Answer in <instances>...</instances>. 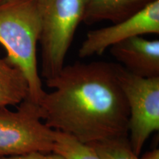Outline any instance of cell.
<instances>
[{
	"label": "cell",
	"instance_id": "cell-1",
	"mask_svg": "<svg viewBox=\"0 0 159 159\" xmlns=\"http://www.w3.org/2000/svg\"><path fill=\"white\" fill-rule=\"evenodd\" d=\"M53 89L39 103L43 121L85 144L128 137L129 108L119 84L116 64L99 62L64 66L46 80Z\"/></svg>",
	"mask_w": 159,
	"mask_h": 159
},
{
	"label": "cell",
	"instance_id": "cell-2",
	"mask_svg": "<svg viewBox=\"0 0 159 159\" xmlns=\"http://www.w3.org/2000/svg\"><path fill=\"white\" fill-rule=\"evenodd\" d=\"M41 25L37 0L0 4V43L9 62L22 72L29 87L28 98L39 104L45 94L39 75L36 47Z\"/></svg>",
	"mask_w": 159,
	"mask_h": 159
},
{
	"label": "cell",
	"instance_id": "cell-3",
	"mask_svg": "<svg viewBox=\"0 0 159 159\" xmlns=\"http://www.w3.org/2000/svg\"><path fill=\"white\" fill-rule=\"evenodd\" d=\"M41 17V75L57 76L77 27L83 22L89 0H37Z\"/></svg>",
	"mask_w": 159,
	"mask_h": 159
},
{
	"label": "cell",
	"instance_id": "cell-4",
	"mask_svg": "<svg viewBox=\"0 0 159 159\" xmlns=\"http://www.w3.org/2000/svg\"><path fill=\"white\" fill-rule=\"evenodd\" d=\"M54 133L43 121L39 105L28 97L16 111L0 107V157L52 152Z\"/></svg>",
	"mask_w": 159,
	"mask_h": 159
},
{
	"label": "cell",
	"instance_id": "cell-5",
	"mask_svg": "<svg viewBox=\"0 0 159 159\" xmlns=\"http://www.w3.org/2000/svg\"><path fill=\"white\" fill-rule=\"evenodd\" d=\"M116 74L129 108V140L139 156L150 135L159 130V77L137 76L120 64Z\"/></svg>",
	"mask_w": 159,
	"mask_h": 159
},
{
	"label": "cell",
	"instance_id": "cell-6",
	"mask_svg": "<svg viewBox=\"0 0 159 159\" xmlns=\"http://www.w3.org/2000/svg\"><path fill=\"white\" fill-rule=\"evenodd\" d=\"M150 33L159 34V0L122 21L89 31L78 55L80 57L101 55L107 49L125 40Z\"/></svg>",
	"mask_w": 159,
	"mask_h": 159
},
{
	"label": "cell",
	"instance_id": "cell-7",
	"mask_svg": "<svg viewBox=\"0 0 159 159\" xmlns=\"http://www.w3.org/2000/svg\"><path fill=\"white\" fill-rule=\"evenodd\" d=\"M111 55L137 76L159 77V41L135 36L110 47Z\"/></svg>",
	"mask_w": 159,
	"mask_h": 159
},
{
	"label": "cell",
	"instance_id": "cell-8",
	"mask_svg": "<svg viewBox=\"0 0 159 159\" xmlns=\"http://www.w3.org/2000/svg\"><path fill=\"white\" fill-rule=\"evenodd\" d=\"M154 1L156 0H89L83 22L89 25L102 21L118 23Z\"/></svg>",
	"mask_w": 159,
	"mask_h": 159
},
{
	"label": "cell",
	"instance_id": "cell-9",
	"mask_svg": "<svg viewBox=\"0 0 159 159\" xmlns=\"http://www.w3.org/2000/svg\"><path fill=\"white\" fill-rule=\"evenodd\" d=\"M28 95V84L22 72L0 55V107L18 105Z\"/></svg>",
	"mask_w": 159,
	"mask_h": 159
},
{
	"label": "cell",
	"instance_id": "cell-10",
	"mask_svg": "<svg viewBox=\"0 0 159 159\" xmlns=\"http://www.w3.org/2000/svg\"><path fill=\"white\" fill-rule=\"evenodd\" d=\"M52 152L64 159H102L94 149L70 135L55 130Z\"/></svg>",
	"mask_w": 159,
	"mask_h": 159
},
{
	"label": "cell",
	"instance_id": "cell-11",
	"mask_svg": "<svg viewBox=\"0 0 159 159\" xmlns=\"http://www.w3.org/2000/svg\"><path fill=\"white\" fill-rule=\"evenodd\" d=\"M88 144L102 159H140L133 150L128 137L105 139Z\"/></svg>",
	"mask_w": 159,
	"mask_h": 159
},
{
	"label": "cell",
	"instance_id": "cell-12",
	"mask_svg": "<svg viewBox=\"0 0 159 159\" xmlns=\"http://www.w3.org/2000/svg\"><path fill=\"white\" fill-rule=\"evenodd\" d=\"M0 159H64L62 156L54 152H31L17 156L0 157Z\"/></svg>",
	"mask_w": 159,
	"mask_h": 159
},
{
	"label": "cell",
	"instance_id": "cell-13",
	"mask_svg": "<svg viewBox=\"0 0 159 159\" xmlns=\"http://www.w3.org/2000/svg\"><path fill=\"white\" fill-rule=\"evenodd\" d=\"M140 159H159V150L158 148L148 151L143 155Z\"/></svg>",
	"mask_w": 159,
	"mask_h": 159
},
{
	"label": "cell",
	"instance_id": "cell-14",
	"mask_svg": "<svg viewBox=\"0 0 159 159\" xmlns=\"http://www.w3.org/2000/svg\"><path fill=\"white\" fill-rule=\"evenodd\" d=\"M13 1H17V0H0V4L10 2H13Z\"/></svg>",
	"mask_w": 159,
	"mask_h": 159
}]
</instances>
